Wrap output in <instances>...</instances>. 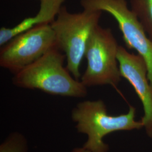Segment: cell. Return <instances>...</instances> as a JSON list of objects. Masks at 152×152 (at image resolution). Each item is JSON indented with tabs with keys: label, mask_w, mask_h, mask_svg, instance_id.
<instances>
[{
	"label": "cell",
	"mask_w": 152,
	"mask_h": 152,
	"mask_svg": "<svg viewBox=\"0 0 152 152\" xmlns=\"http://www.w3.org/2000/svg\"><path fill=\"white\" fill-rule=\"evenodd\" d=\"M65 54L57 46L50 50L12 78L13 84L27 89H37L53 95L81 98L87 95V87L71 76L64 66Z\"/></svg>",
	"instance_id": "6da1fadb"
},
{
	"label": "cell",
	"mask_w": 152,
	"mask_h": 152,
	"mask_svg": "<svg viewBox=\"0 0 152 152\" xmlns=\"http://www.w3.org/2000/svg\"><path fill=\"white\" fill-rule=\"evenodd\" d=\"M71 152H90L87 150L83 149V148H75Z\"/></svg>",
	"instance_id": "8fae6325"
},
{
	"label": "cell",
	"mask_w": 152,
	"mask_h": 152,
	"mask_svg": "<svg viewBox=\"0 0 152 152\" xmlns=\"http://www.w3.org/2000/svg\"><path fill=\"white\" fill-rule=\"evenodd\" d=\"M135 114L136 109L130 106L126 114L110 115L103 100H86L73 108L72 118L77 123L78 132L88 136L83 149L90 152H108L109 146L103 141L104 136L113 132L144 127L141 121L135 120Z\"/></svg>",
	"instance_id": "7a4b0ae2"
},
{
	"label": "cell",
	"mask_w": 152,
	"mask_h": 152,
	"mask_svg": "<svg viewBox=\"0 0 152 152\" xmlns=\"http://www.w3.org/2000/svg\"><path fill=\"white\" fill-rule=\"evenodd\" d=\"M102 12L83 10L71 13L62 6L50 25L54 32L57 47L66 56V68L78 80L80 66L85 57L87 42L94 29L99 25Z\"/></svg>",
	"instance_id": "3957f363"
},
{
	"label": "cell",
	"mask_w": 152,
	"mask_h": 152,
	"mask_svg": "<svg viewBox=\"0 0 152 152\" xmlns=\"http://www.w3.org/2000/svg\"><path fill=\"white\" fill-rule=\"evenodd\" d=\"M130 5L152 41V0H130Z\"/></svg>",
	"instance_id": "9c48e42d"
},
{
	"label": "cell",
	"mask_w": 152,
	"mask_h": 152,
	"mask_svg": "<svg viewBox=\"0 0 152 152\" xmlns=\"http://www.w3.org/2000/svg\"><path fill=\"white\" fill-rule=\"evenodd\" d=\"M119 46L110 28L98 25L94 29L85 50L87 67L81 77L86 87L118 85L122 78L117 59Z\"/></svg>",
	"instance_id": "277c9868"
},
{
	"label": "cell",
	"mask_w": 152,
	"mask_h": 152,
	"mask_svg": "<svg viewBox=\"0 0 152 152\" xmlns=\"http://www.w3.org/2000/svg\"><path fill=\"white\" fill-rule=\"evenodd\" d=\"M40 1H42V0H40Z\"/></svg>",
	"instance_id": "7c38bea8"
},
{
	"label": "cell",
	"mask_w": 152,
	"mask_h": 152,
	"mask_svg": "<svg viewBox=\"0 0 152 152\" xmlns=\"http://www.w3.org/2000/svg\"><path fill=\"white\" fill-rule=\"evenodd\" d=\"M65 0H42L37 14L24 19L14 27L0 29V46H4L15 36L38 26L54 22Z\"/></svg>",
	"instance_id": "ba28073f"
},
{
	"label": "cell",
	"mask_w": 152,
	"mask_h": 152,
	"mask_svg": "<svg viewBox=\"0 0 152 152\" xmlns=\"http://www.w3.org/2000/svg\"><path fill=\"white\" fill-rule=\"evenodd\" d=\"M117 59L122 77L134 87L144 109L141 119L147 135L152 138V88L148 78L147 64L139 55L129 53L119 46Z\"/></svg>",
	"instance_id": "52a82bcc"
},
{
	"label": "cell",
	"mask_w": 152,
	"mask_h": 152,
	"mask_svg": "<svg viewBox=\"0 0 152 152\" xmlns=\"http://www.w3.org/2000/svg\"><path fill=\"white\" fill-rule=\"evenodd\" d=\"M80 4L85 10L105 11L116 20L126 45L145 60L152 88V41L136 14L128 7L127 0H81Z\"/></svg>",
	"instance_id": "8992f818"
},
{
	"label": "cell",
	"mask_w": 152,
	"mask_h": 152,
	"mask_svg": "<svg viewBox=\"0 0 152 152\" xmlns=\"http://www.w3.org/2000/svg\"><path fill=\"white\" fill-rule=\"evenodd\" d=\"M57 46L50 24L36 26L12 38L0 51V66L16 74Z\"/></svg>",
	"instance_id": "5b68a950"
},
{
	"label": "cell",
	"mask_w": 152,
	"mask_h": 152,
	"mask_svg": "<svg viewBox=\"0 0 152 152\" xmlns=\"http://www.w3.org/2000/svg\"><path fill=\"white\" fill-rule=\"evenodd\" d=\"M0 152H28L27 140L21 134L12 133L1 145Z\"/></svg>",
	"instance_id": "30bf717a"
}]
</instances>
